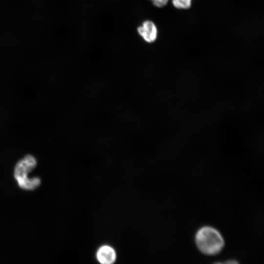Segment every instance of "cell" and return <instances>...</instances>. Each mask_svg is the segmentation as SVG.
Masks as SVG:
<instances>
[{
    "instance_id": "cell-1",
    "label": "cell",
    "mask_w": 264,
    "mask_h": 264,
    "mask_svg": "<svg viewBox=\"0 0 264 264\" xmlns=\"http://www.w3.org/2000/svg\"><path fill=\"white\" fill-rule=\"evenodd\" d=\"M195 240L200 251L209 255L219 253L224 243L220 232L210 226H204L199 229L196 233Z\"/></svg>"
},
{
    "instance_id": "cell-5",
    "label": "cell",
    "mask_w": 264,
    "mask_h": 264,
    "mask_svg": "<svg viewBox=\"0 0 264 264\" xmlns=\"http://www.w3.org/2000/svg\"><path fill=\"white\" fill-rule=\"evenodd\" d=\"M192 0H172L173 6L179 9H188L190 8Z\"/></svg>"
},
{
    "instance_id": "cell-6",
    "label": "cell",
    "mask_w": 264,
    "mask_h": 264,
    "mask_svg": "<svg viewBox=\"0 0 264 264\" xmlns=\"http://www.w3.org/2000/svg\"><path fill=\"white\" fill-rule=\"evenodd\" d=\"M169 0H151L154 5L162 8L167 5Z\"/></svg>"
},
{
    "instance_id": "cell-8",
    "label": "cell",
    "mask_w": 264,
    "mask_h": 264,
    "mask_svg": "<svg viewBox=\"0 0 264 264\" xmlns=\"http://www.w3.org/2000/svg\"></svg>"
},
{
    "instance_id": "cell-4",
    "label": "cell",
    "mask_w": 264,
    "mask_h": 264,
    "mask_svg": "<svg viewBox=\"0 0 264 264\" xmlns=\"http://www.w3.org/2000/svg\"><path fill=\"white\" fill-rule=\"evenodd\" d=\"M97 257L101 263L110 264L115 261L116 254L113 248L109 246L105 245L98 250Z\"/></svg>"
},
{
    "instance_id": "cell-3",
    "label": "cell",
    "mask_w": 264,
    "mask_h": 264,
    "mask_svg": "<svg viewBox=\"0 0 264 264\" xmlns=\"http://www.w3.org/2000/svg\"><path fill=\"white\" fill-rule=\"evenodd\" d=\"M139 35L148 43L155 41L157 37V27L152 21L147 20L139 26L137 29Z\"/></svg>"
},
{
    "instance_id": "cell-7",
    "label": "cell",
    "mask_w": 264,
    "mask_h": 264,
    "mask_svg": "<svg viewBox=\"0 0 264 264\" xmlns=\"http://www.w3.org/2000/svg\"><path fill=\"white\" fill-rule=\"evenodd\" d=\"M226 263H227V264H237V263H238V262L237 261H235V260H233V261L230 260L229 261L226 262Z\"/></svg>"
},
{
    "instance_id": "cell-2",
    "label": "cell",
    "mask_w": 264,
    "mask_h": 264,
    "mask_svg": "<svg viewBox=\"0 0 264 264\" xmlns=\"http://www.w3.org/2000/svg\"><path fill=\"white\" fill-rule=\"evenodd\" d=\"M37 165L36 158L31 154H26L19 160L14 168V177L18 183H20L28 178L27 175L30 173Z\"/></svg>"
}]
</instances>
